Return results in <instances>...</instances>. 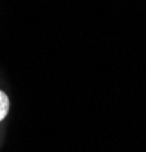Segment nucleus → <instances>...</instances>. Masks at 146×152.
Wrapping results in <instances>:
<instances>
[{
  "label": "nucleus",
  "instance_id": "1",
  "mask_svg": "<svg viewBox=\"0 0 146 152\" xmlns=\"http://www.w3.org/2000/svg\"><path fill=\"white\" fill-rule=\"evenodd\" d=\"M8 111H9V99L2 90H0V122L6 117Z\"/></svg>",
  "mask_w": 146,
  "mask_h": 152
}]
</instances>
